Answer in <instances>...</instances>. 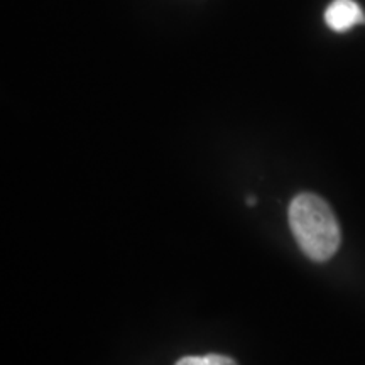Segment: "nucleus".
I'll list each match as a JSON object with an SVG mask.
<instances>
[{
	"instance_id": "nucleus-2",
	"label": "nucleus",
	"mask_w": 365,
	"mask_h": 365,
	"mask_svg": "<svg viewBox=\"0 0 365 365\" xmlns=\"http://www.w3.org/2000/svg\"><path fill=\"white\" fill-rule=\"evenodd\" d=\"M364 21L362 9L355 0H333L325 11V22L335 33H345Z\"/></svg>"
},
{
	"instance_id": "nucleus-1",
	"label": "nucleus",
	"mask_w": 365,
	"mask_h": 365,
	"mask_svg": "<svg viewBox=\"0 0 365 365\" xmlns=\"http://www.w3.org/2000/svg\"><path fill=\"white\" fill-rule=\"evenodd\" d=\"M289 225L301 250L312 261L325 262L340 247L341 234L335 213L318 195L294 196L289 205Z\"/></svg>"
},
{
	"instance_id": "nucleus-3",
	"label": "nucleus",
	"mask_w": 365,
	"mask_h": 365,
	"mask_svg": "<svg viewBox=\"0 0 365 365\" xmlns=\"http://www.w3.org/2000/svg\"><path fill=\"white\" fill-rule=\"evenodd\" d=\"M176 365H239V364H237L234 359L225 357V355L210 354V355H202V357H196V355L182 357L178 360Z\"/></svg>"
}]
</instances>
